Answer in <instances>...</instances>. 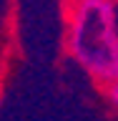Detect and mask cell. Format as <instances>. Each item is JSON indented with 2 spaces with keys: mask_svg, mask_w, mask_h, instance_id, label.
<instances>
[{
  "mask_svg": "<svg viewBox=\"0 0 118 121\" xmlns=\"http://www.w3.org/2000/svg\"><path fill=\"white\" fill-rule=\"evenodd\" d=\"M65 45L96 81L106 86L118 81V3L73 0L65 18Z\"/></svg>",
  "mask_w": 118,
  "mask_h": 121,
  "instance_id": "1",
  "label": "cell"
},
{
  "mask_svg": "<svg viewBox=\"0 0 118 121\" xmlns=\"http://www.w3.org/2000/svg\"><path fill=\"white\" fill-rule=\"evenodd\" d=\"M106 93H108V98H111V104L118 106V81L108 83V86H106Z\"/></svg>",
  "mask_w": 118,
  "mask_h": 121,
  "instance_id": "2",
  "label": "cell"
}]
</instances>
